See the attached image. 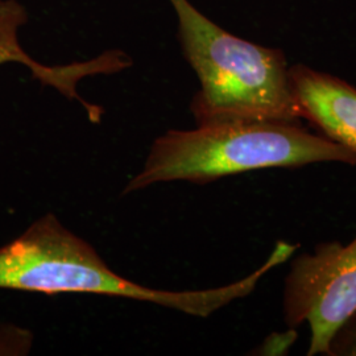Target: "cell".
Instances as JSON below:
<instances>
[{"instance_id": "cell-7", "label": "cell", "mask_w": 356, "mask_h": 356, "mask_svg": "<svg viewBox=\"0 0 356 356\" xmlns=\"http://www.w3.org/2000/svg\"><path fill=\"white\" fill-rule=\"evenodd\" d=\"M327 356H356V310L332 335Z\"/></svg>"}, {"instance_id": "cell-6", "label": "cell", "mask_w": 356, "mask_h": 356, "mask_svg": "<svg viewBox=\"0 0 356 356\" xmlns=\"http://www.w3.org/2000/svg\"><path fill=\"white\" fill-rule=\"evenodd\" d=\"M26 23V15L22 7L8 0H0V65L17 63L28 69L35 67L36 61L19 41V29Z\"/></svg>"}, {"instance_id": "cell-1", "label": "cell", "mask_w": 356, "mask_h": 356, "mask_svg": "<svg viewBox=\"0 0 356 356\" xmlns=\"http://www.w3.org/2000/svg\"><path fill=\"white\" fill-rule=\"evenodd\" d=\"M297 244L277 242L267 261L250 276L226 286L172 292L143 286L115 273L92 245L45 214L13 242L0 247V289L60 294L90 293L166 306L206 318L254 292L270 269L285 263Z\"/></svg>"}, {"instance_id": "cell-8", "label": "cell", "mask_w": 356, "mask_h": 356, "mask_svg": "<svg viewBox=\"0 0 356 356\" xmlns=\"http://www.w3.org/2000/svg\"><path fill=\"white\" fill-rule=\"evenodd\" d=\"M31 342L26 331L13 326H0V354H26Z\"/></svg>"}, {"instance_id": "cell-5", "label": "cell", "mask_w": 356, "mask_h": 356, "mask_svg": "<svg viewBox=\"0 0 356 356\" xmlns=\"http://www.w3.org/2000/svg\"><path fill=\"white\" fill-rule=\"evenodd\" d=\"M294 95L302 120L319 135L356 153V88L310 66H291Z\"/></svg>"}, {"instance_id": "cell-2", "label": "cell", "mask_w": 356, "mask_h": 356, "mask_svg": "<svg viewBox=\"0 0 356 356\" xmlns=\"http://www.w3.org/2000/svg\"><path fill=\"white\" fill-rule=\"evenodd\" d=\"M178 38L200 90L191 101L198 124L227 122L302 123L284 51L238 38L189 0H169Z\"/></svg>"}, {"instance_id": "cell-3", "label": "cell", "mask_w": 356, "mask_h": 356, "mask_svg": "<svg viewBox=\"0 0 356 356\" xmlns=\"http://www.w3.org/2000/svg\"><path fill=\"white\" fill-rule=\"evenodd\" d=\"M318 163L356 165V153L288 122H227L170 129L153 141L140 173L123 194L159 182L216 179L269 168H298Z\"/></svg>"}, {"instance_id": "cell-4", "label": "cell", "mask_w": 356, "mask_h": 356, "mask_svg": "<svg viewBox=\"0 0 356 356\" xmlns=\"http://www.w3.org/2000/svg\"><path fill=\"white\" fill-rule=\"evenodd\" d=\"M356 310V238L318 244L293 260L284 282L282 313L289 329L307 323V355H327L331 338Z\"/></svg>"}, {"instance_id": "cell-9", "label": "cell", "mask_w": 356, "mask_h": 356, "mask_svg": "<svg viewBox=\"0 0 356 356\" xmlns=\"http://www.w3.org/2000/svg\"><path fill=\"white\" fill-rule=\"evenodd\" d=\"M297 339L296 329H289L286 332L281 334H272L264 341L263 346H260V353L263 355H281L285 354L289 347L292 346Z\"/></svg>"}]
</instances>
